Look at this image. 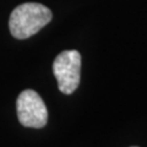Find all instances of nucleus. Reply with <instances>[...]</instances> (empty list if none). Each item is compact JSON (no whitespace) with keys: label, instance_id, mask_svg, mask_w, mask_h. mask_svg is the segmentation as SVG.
Here are the masks:
<instances>
[{"label":"nucleus","instance_id":"nucleus-2","mask_svg":"<svg viewBox=\"0 0 147 147\" xmlns=\"http://www.w3.org/2000/svg\"><path fill=\"white\" fill-rule=\"evenodd\" d=\"M81 54L77 50H64L53 63V74L63 93L71 94L80 84Z\"/></svg>","mask_w":147,"mask_h":147},{"label":"nucleus","instance_id":"nucleus-3","mask_svg":"<svg viewBox=\"0 0 147 147\" xmlns=\"http://www.w3.org/2000/svg\"><path fill=\"white\" fill-rule=\"evenodd\" d=\"M17 118L26 127L40 129L48 121V110L42 97L33 90L22 91L16 100Z\"/></svg>","mask_w":147,"mask_h":147},{"label":"nucleus","instance_id":"nucleus-1","mask_svg":"<svg viewBox=\"0 0 147 147\" xmlns=\"http://www.w3.org/2000/svg\"><path fill=\"white\" fill-rule=\"evenodd\" d=\"M52 17V11L47 6L39 3H25L13 9L9 20V28L15 38L26 39L48 25Z\"/></svg>","mask_w":147,"mask_h":147},{"label":"nucleus","instance_id":"nucleus-4","mask_svg":"<svg viewBox=\"0 0 147 147\" xmlns=\"http://www.w3.org/2000/svg\"><path fill=\"white\" fill-rule=\"evenodd\" d=\"M131 147H137V146H131Z\"/></svg>","mask_w":147,"mask_h":147}]
</instances>
